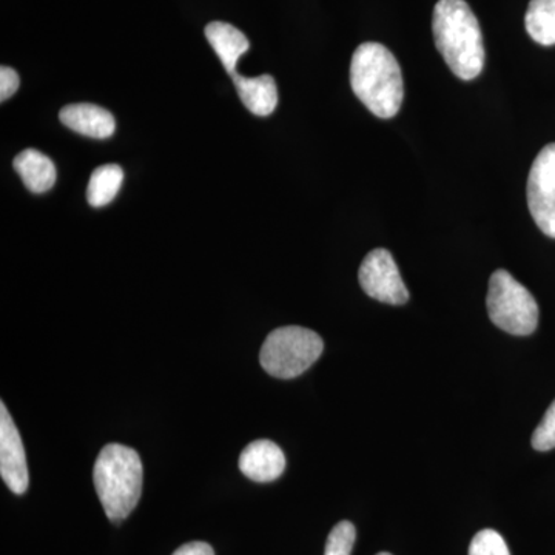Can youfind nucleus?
I'll list each match as a JSON object with an SVG mask.
<instances>
[{
    "instance_id": "f257e3e1",
    "label": "nucleus",
    "mask_w": 555,
    "mask_h": 555,
    "mask_svg": "<svg viewBox=\"0 0 555 555\" xmlns=\"http://www.w3.org/2000/svg\"><path fill=\"white\" fill-rule=\"evenodd\" d=\"M437 50L456 78L473 80L485 67V43L476 14L465 0H440L434 10Z\"/></svg>"
},
{
    "instance_id": "f03ea898",
    "label": "nucleus",
    "mask_w": 555,
    "mask_h": 555,
    "mask_svg": "<svg viewBox=\"0 0 555 555\" xmlns=\"http://www.w3.org/2000/svg\"><path fill=\"white\" fill-rule=\"evenodd\" d=\"M350 86L358 100L378 118H393L403 104L400 65L382 43L366 42L358 47L350 62Z\"/></svg>"
},
{
    "instance_id": "7ed1b4c3",
    "label": "nucleus",
    "mask_w": 555,
    "mask_h": 555,
    "mask_svg": "<svg viewBox=\"0 0 555 555\" xmlns=\"http://www.w3.org/2000/svg\"><path fill=\"white\" fill-rule=\"evenodd\" d=\"M141 456L134 449L109 443L102 448L94 463L93 481L104 513L113 524H120L133 513L142 494Z\"/></svg>"
},
{
    "instance_id": "20e7f679",
    "label": "nucleus",
    "mask_w": 555,
    "mask_h": 555,
    "mask_svg": "<svg viewBox=\"0 0 555 555\" xmlns=\"http://www.w3.org/2000/svg\"><path fill=\"white\" fill-rule=\"evenodd\" d=\"M323 350V338L317 332L299 326L280 327L266 338L259 363L272 377L291 379L305 374Z\"/></svg>"
},
{
    "instance_id": "39448f33",
    "label": "nucleus",
    "mask_w": 555,
    "mask_h": 555,
    "mask_svg": "<svg viewBox=\"0 0 555 555\" xmlns=\"http://www.w3.org/2000/svg\"><path fill=\"white\" fill-rule=\"evenodd\" d=\"M486 306L492 323L507 334L526 337L539 326V305L534 297L506 270L492 273Z\"/></svg>"
},
{
    "instance_id": "423d86ee",
    "label": "nucleus",
    "mask_w": 555,
    "mask_h": 555,
    "mask_svg": "<svg viewBox=\"0 0 555 555\" xmlns=\"http://www.w3.org/2000/svg\"><path fill=\"white\" fill-rule=\"evenodd\" d=\"M528 206L537 228L555 238V144L537 155L528 178Z\"/></svg>"
},
{
    "instance_id": "0eeeda50",
    "label": "nucleus",
    "mask_w": 555,
    "mask_h": 555,
    "mask_svg": "<svg viewBox=\"0 0 555 555\" xmlns=\"http://www.w3.org/2000/svg\"><path fill=\"white\" fill-rule=\"evenodd\" d=\"M358 280L369 297L379 302L403 306L409 301V292L401 280L396 259L386 248H375L363 259Z\"/></svg>"
},
{
    "instance_id": "6e6552de",
    "label": "nucleus",
    "mask_w": 555,
    "mask_h": 555,
    "mask_svg": "<svg viewBox=\"0 0 555 555\" xmlns=\"http://www.w3.org/2000/svg\"><path fill=\"white\" fill-rule=\"evenodd\" d=\"M0 476L16 495L25 494L30 485L24 443L3 401L0 403Z\"/></svg>"
},
{
    "instance_id": "1a4fd4ad",
    "label": "nucleus",
    "mask_w": 555,
    "mask_h": 555,
    "mask_svg": "<svg viewBox=\"0 0 555 555\" xmlns=\"http://www.w3.org/2000/svg\"><path fill=\"white\" fill-rule=\"evenodd\" d=\"M240 469L250 480L270 483L283 476L286 456L273 441L257 440L241 452Z\"/></svg>"
},
{
    "instance_id": "9d476101",
    "label": "nucleus",
    "mask_w": 555,
    "mask_h": 555,
    "mask_svg": "<svg viewBox=\"0 0 555 555\" xmlns=\"http://www.w3.org/2000/svg\"><path fill=\"white\" fill-rule=\"evenodd\" d=\"M60 119L68 129L89 138H109L116 129L112 113L93 104L67 105L61 109Z\"/></svg>"
},
{
    "instance_id": "9b49d317",
    "label": "nucleus",
    "mask_w": 555,
    "mask_h": 555,
    "mask_svg": "<svg viewBox=\"0 0 555 555\" xmlns=\"http://www.w3.org/2000/svg\"><path fill=\"white\" fill-rule=\"evenodd\" d=\"M206 38L224 65L225 72L229 75L236 73L240 57L250 47L244 33L225 22H211L206 27Z\"/></svg>"
},
{
    "instance_id": "f8f14e48",
    "label": "nucleus",
    "mask_w": 555,
    "mask_h": 555,
    "mask_svg": "<svg viewBox=\"0 0 555 555\" xmlns=\"http://www.w3.org/2000/svg\"><path fill=\"white\" fill-rule=\"evenodd\" d=\"M235 82L241 101L254 115L269 116L278 105V89L275 79L270 75L258 78H244L238 73L230 75Z\"/></svg>"
},
{
    "instance_id": "ddd939ff",
    "label": "nucleus",
    "mask_w": 555,
    "mask_h": 555,
    "mask_svg": "<svg viewBox=\"0 0 555 555\" xmlns=\"http://www.w3.org/2000/svg\"><path fill=\"white\" fill-rule=\"evenodd\" d=\"M14 169L33 193H46L56 182V167L49 156L39 150L27 149L14 159Z\"/></svg>"
},
{
    "instance_id": "4468645a",
    "label": "nucleus",
    "mask_w": 555,
    "mask_h": 555,
    "mask_svg": "<svg viewBox=\"0 0 555 555\" xmlns=\"http://www.w3.org/2000/svg\"><path fill=\"white\" fill-rule=\"evenodd\" d=\"M525 27L540 46H555V0H531L526 11Z\"/></svg>"
},
{
    "instance_id": "2eb2a0df",
    "label": "nucleus",
    "mask_w": 555,
    "mask_h": 555,
    "mask_svg": "<svg viewBox=\"0 0 555 555\" xmlns=\"http://www.w3.org/2000/svg\"><path fill=\"white\" fill-rule=\"evenodd\" d=\"M124 171L116 164L98 167L91 173L87 199L91 207H104L116 198L122 185Z\"/></svg>"
},
{
    "instance_id": "dca6fc26",
    "label": "nucleus",
    "mask_w": 555,
    "mask_h": 555,
    "mask_svg": "<svg viewBox=\"0 0 555 555\" xmlns=\"http://www.w3.org/2000/svg\"><path fill=\"white\" fill-rule=\"evenodd\" d=\"M356 526L350 521H339L327 537L324 555H350L356 545Z\"/></svg>"
},
{
    "instance_id": "f3484780",
    "label": "nucleus",
    "mask_w": 555,
    "mask_h": 555,
    "mask_svg": "<svg viewBox=\"0 0 555 555\" xmlns=\"http://www.w3.org/2000/svg\"><path fill=\"white\" fill-rule=\"evenodd\" d=\"M469 555H511L505 539L494 529L477 532L469 546Z\"/></svg>"
},
{
    "instance_id": "a211bd4d",
    "label": "nucleus",
    "mask_w": 555,
    "mask_h": 555,
    "mask_svg": "<svg viewBox=\"0 0 555 555\" xmlns=\"http://www.w3.org/2000/svg\"><path fill=\"white\" fill-rule=\"evenodd\" d=\"M532 448L540 452L551 451V449L555 448V400L554 403L547 408L542 423H540L534 430Z\"/></svg>"
},
{
    "instance_id": "6ab92c4d",
    "label": "nucleus",
    "mask_w": 555,
    "mask_h": 555,
    "mask_svg": "<svg viewBox=\"0 0 555 555\" xmlns=\"http://www.w3.org/2000/svg\"><path fill=\"white\" fill-rule=\"evenodd\" d=\"M20 76L13 68H0V101L5 102L20 89Z\"/></svg>"
},
{
    "instance_id": "aec40b11",
    "label": "nucleus",
    "mask_w": 555,
    "mask_h": 555,
    "mask_svg": "<svg viewBox=\"0 0 555 555\" xmlns=\"http://www.w3.org/2000/svg\"><path fill=\"white\" fill-rule=\"evenodd\" d=\"M173 555H215L214 547L204 542L185 543Z\"/></svg>"
},
{
    "instance_id": "412c9836",
    "label": "nucleus",
    "mask_w": 555,
    "mask_h": 555,
    "mask_svg": "<svg viewBox=\"0 0 555 555\" xmlns=\"http://www.w3.org/2000/svg\"><path fill=\"white\" fill-rule=\"evenodd\" d=\"M377 555H392V554H389V553H379Z\"/></svg>"
}]
</instances>
